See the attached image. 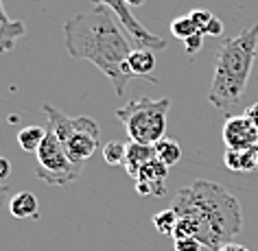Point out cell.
<instances>
[{"mask_svg":"<svg viewBox=\"0 0 258 251\" xmlns=\"http://www.w3.org/2000/svg\"><path fill=\"white\" fill-rule=\"evenodd\" d=\"M171 208L177 212V216L192 218L197 223V240L212 251L232 242V238H236L243 229L241 203L217 182H192L173 197Z\"/></svg>","mask_w":258,"mask_h":251,"instance_id":"obj_2","label":"cell"},{"mask_svg":"<svg viewBox=\"0 0 258 251\" xmlns=\"http://www.w3.org/2000/svg\"><path fill=\"white\" fill-rule=\"evenodd\" d=\"M90 3H92L94 7L112 9L114 16L118 18V22L122 24V29H125V33L129 35V40L136 44L138 48H147V50H153V53H156V50H164L166 48V42L162 40V37L149 33V31H147L143 24L134 18V14L129 11L125 0H90Z\"/></svg>","mask_w":258,"mask_h":251,"instance_id":"obj_7","label":"cell"},{"mask_svg":"<svg viewBox=\"0 0 258 251\" xmlns=\"http://www.w3.org/2000/svg\"><path fill=\"white\" fill-rule=\"evenodd\" d=\"M37 155V169L35 175L48 186H68L77 182V177L81 175L83 166L75 164L70 155L63 149V144L59 142V138L46 127V138L40 146Z\"/></svg>","mask_w":258,"mask_h":251,"instance_id":"obj_6","label":"cell"},{"mask_svg":"<svg viewBox=\"0 0 258 251\" xmlns=\"http://www.w3.org/2000/svg\"><path fill=\"white\" fill-rule=\"evenodd\" d=\"M44 138H46V129H42V127H37V125H29L18 133V144H20V149L24 153H37L44 142Z\"/></svg>","mask_w":258,"mask_h":251,"instance_id":"obj_15","label":"cell"},{"mask_svg":"<svg viewBox=\"0 0 258 251\" xmlns=\"http://www.w3.org/2000/svg\"><path fill=\"white\" fill-rule=\"evenodd\" d=\"M219 251H249V249L245 247V244H241V242H234V240H232V242H228V244H223V247L219 249Z\"/></svg>","mask_w":258,"mask_h":251,"instance_id":"obj_25","label":"cell"},{"mask_svg":"<svg viewBox=\"0 0 258 251\" xmlns=\"http://www.w3.org/2000/svg\"><path fill=\"white\" fill-rule=\"evenodd\" d=\"M223 142L228 149H236V151L258 149V129L254 120L247 114L230 116L223 125Z\"/></svg>","mask_w":258,"mask_h":251,"instance_id":"obj_8","label":"cell"},{"mask_svg":"<svg viewBox=\"0 0 258 251\" xmlns=\"http://www.w3.org/2000/svg\"><path fill=\"white\" fill-rule=\"evenodd\" d=\"M171 109V99H143L129 101L116 109V118L125 125L129 140L143 144H156L166 138V114Z\"/></svg>","mask_w":258,"mask_h":251,"instance_id":"obj_5","label":"cell"},{"mask_svg":"<svg viewBox=\"0 0 258 251\" xmlns=\"http://www.w3.org/2000/svg\"><path fill=\"white\" fill-rule=\"evenodd\" d=\"M206 35H210V37H219L223 33V22L219 20V18H212V20L208 22V27H206V31H204Z\"/></svg>","mask_w":258,"mask_h":251,"instance_id":"obj_23","label":"cell"},{"mask_svg":"<svg viewBox=\"0 0 258 251\" xmlns=\"http://www.w3.org/2000/svg\"><path fill=\"white\" fill-rule=\"evenodd\" d=\"M188 16H190V20L195 22V27H197L199 31H202V33L206 31V27H208V22L212 20V18H215L208 9H192ZM204 35H206V33H204Z\"/></svg>","mask_w":258,"mask_h":251,"instance_id":"obj_20","label":"cell"},{"mask_svg":"<svg viewBox=\"0 0 258 251\" xmlns=\"http://www.w3.org/2000/svg\"><path fill=\"white\" fill-rule=\"evenodd\" d=\"M173 244H175V251H202L204 247L197 238H182V240H173Z\"/></svg>","mask_w":258,"mask_h":251,"instance_id":"obj_22","label":"cell"},{"mask_svg":"<svg viewBox=\"0 0 258 251\" xmlns=\"http://www.w3.org/2000/svg\"><path fill=\"white\" fill-rule=\"evenodd\" d=\"M153 146H156V157L162 164L169 166V169H171V166H175L179 159H182V146H179L173 138H162L160 142H156Z\"/></svg>","mask_w":258,"mask_h":251,"instance_id":"obj_16","label":"cell"},{"mask_svg":"<svg viewBox=\"0 0 258 251\" xmlns=\"http://www.w3.org/2000/svg\"><path fill=\"white\" fill-rule=\"evenodd\" d=\"M9 214L14 218H20V221H35V218L40 216L37 197L29 190L16 192V195L9 199Z\"/></svg>","mask_w":258,"mask_h":251,"instance_id":"obj_12","label":"cell"},{"mask_svg":"<svg viewBox=\"0 0 258 251\" xmlns=\"http://www.w3.org/2000/svg\"><path fill=\"white\" fill-rule=\"evenodd\" d=\"M256 46L258 22L219 46L215 57V76H212V86L208 92L210 105H215L217 109H230L238 103L247 88L251 68H254Z\"/></svg>","mask_w":258,"mask_h":251,"instance_id":"obj_3","label":"cell"},{"mask_svg":"<svg viewBox=\"0 0 258 251\" xmlns=\"http://www.w3.org/2000/svg\"><path fill=\"white\" fill-rule=\"evenodd\" d=\"M197 27H195V22L190 20V16H179L175 18V20L171 22V33L173 37H177V40H188L190 35H195L197 33Z\"/></svg>","mask_w":258,"mask_h":251,"instance_id":"obj_19","label":"cell"},{"mask_svg":"<svg viewBox=\"0 0 258 251\" xmlns=\"http://www.w3.org/2000/svg\"><path fill=\"white\" fill-rule=\"evenodd\" d=\"M44 114L48 120V129L59 138L63 149L75 164L83 166L96 151L101 149V129L99 122L90 116H68L57 107L44 103Z\"/></svg>","mask_w":258,"mask_h":251,"instance_id":"obj_4","label":"cell"},{"mask_svg":"<svg viewBox=\"0 0 258 251\" xmlns=\"http://www.w3.org/2000/svg\"><path fill=\"white\" fill-rule=\"evenodd\" d=\"M11 175V162L7 157H0V184H7Z\"/></svg>","mask_w":258,"mask_h":251,"instance_id":"obj_24","label":"cell"},{"mask_svg":"<svg viewBox=\"0 0 258 251\" xmlns=\"http://www.w3.org/2000/svg\"><path fill=\"white\" fill-rule=\"evenodd\" d=\"M127 3V7L132 9V7H140V5H145V0H125Z\"/></svg>","mask_w":258,"mask_h":251,"instance_id":"obj_27","label":"cell"},{"mask_svg":"<svg viewBox=\"0 0 258 251\" xmlns=\"http://www.w3.org/2000/svg\"><path fill=\"white\" fill-rule=\"evenodd\" d=\"M223 162L230 171H241V173L256 171L258 169V149H245V151L228 149Z\"/></svg>","mask_w":258,"mask_h":251,"instance_id":"obj_14","label":"cell"},{"mask_svg":"<svg viewBox=\"0 0 258 251\" xmlns=\"http://www.w3.org/2000/svg\"><path fill=\"white\" fill-rule=\"evenodd\" d=\"M166 177H169V166L162 164L158 157L147 162L134 179L136 192L143 197H162L166 192Z\"/></svg>","mask_w":258,"mask_h":251,"instance_id":"obj_9","label":"cell"},{"mask_svg":"<svg viewBox=\"0 0 258 251\" xmlns=\"http://www.w3.org/2000/svg\"><path fill=\"white\" fill-rule=\"evenodd\" d=\"M245 114H247L249 118L254 120V125H256V129H258V103H254L251 107H247V112H245Z\"/></svg>","mask_w":258,"mask_h":251,"instance_id":"obj_26","label":"cell"},{"mask_svg":"<svg viewBox=\"0 0 258 251\" xmlns=\"http://www.w3.org/2000/svg\"><path fill=\"white\" fill-rule=\"evenodd\" d=\"M153 157H156V146L153 144H143V142L129 140L127 142V159H125V166H122V169L127 171V175L132 179H136L140 169H143L147 162H151Z\"/></svg>","mask_w":258,"mask_h":251,"instance_id":"obj_11","label":"cell"},{"mask_svg":"<svg viewBox=\"0 0 258 251\" xmlns=\"http://www.w3.org/2000/svg\"><path fill=\"white\" fill-rule=\"evenodd\" d=\"M63 46L73 59L94 63L109 79L118 96L125 94V88L134 76L127 68V59L134 48L112 9L94 7V11L77 14L66 20Z\"/></svg>","mask_w":258,"mask_h":251,"instance_id":"obj_1","label":"cell"},{"mask_svg":"<svg viewBox=\"0 0 258 251\" xmlns=\"http://www.w3.org/2000/svg\"><path fill=\"white\" fill-rule=\"evenodd\" d=\"M204 33L202 31H197L195 35H190L188 40H184V48H186V53L188 55H195V53H199L202 50V46H204Z\"/></svg>","mask_w":258,"mask_h":251,"instance_id":"obj_21","label":"cell"},{"mask_svg":"<svg viewBox=\"0 0 258 251\" xmlns=\"http://www.w3.org/2000/svg\"><path fill=\"white\" fill-rule=\"evenodd\" d=\"M127 68L134 76H149L151 83H158V79H153L151 72L156 68V57H153V50L147 48H134L132 55L127 59Z\"/></svg>","mask_w":258,"mask_h":251,"instance_id":"obj_13","label":"cell"},{"mask_svg":"<svg viewBox=\"0 0 258 251\" xmlns=\"http://www.w3.org/2000/svg\"><path fill=\"white\" fill-rule=\"evenodd\" d=\"M103 157L109 166H125L127 159V144L118 142V140H109V142L103 146Z\"/></svg>","mask_w":258,"mask_h":251,"instance_id":"obj_18","label":"cell"},{"mask_svg":"<svg viewBox=\"0 0 258 251\" xmlns=\"http://www.w3.org/2000/svg\"><path fill=\"white\" fill-rule=\"evenodd\" d=\"M27 35V27L20 20H11L0 0V55L16 48V44Z\"/></svg>","mask_w":258,"mask_h":251,"instance_id":"obj_10","label":"cell"},{"mask_svg":"<svg viewBox=\"0 0 258 251\" xmlns=\"http://www.w3.org/2000/svg\"><path fill=\"white\" fill-rule=\"evenodd\" d=\"M153 221V227H156L160 234H164V236H173V231H175V225L179 221V216H177V212L171 208H164L162 212H158L156 216L151 218Z\"/></svg>","mask_w":258,"mask_h":251,"instance_id":"obj_17","label":"cell"}]
</instances>
